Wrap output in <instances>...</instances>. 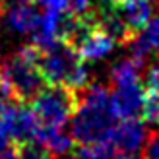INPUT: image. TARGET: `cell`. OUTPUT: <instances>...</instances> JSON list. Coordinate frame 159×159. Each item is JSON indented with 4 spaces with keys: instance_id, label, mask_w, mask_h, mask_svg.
<instances>
[{
    "instance_id": "cell-2",
    "label": "cell",
    "mask_w": 159,
    "mask_h": 159,
    "mask_svg": "<svg viewBox=\"0 0 159 159\" xmlns=\"http://www.w3.org/2000/svg\"><path fill=\"white\" fill-rule=\"evenodd\" d=\"M41 49L31 43L18 49L10 58L4 60L0 68V85L6 87L16 101H27L47 85L39 66Z\"/></svg>"
},
{
    "instance_id": "cell-7",
    "label": "cell",
    "mask_w": 159,
    "mask_h": 159,
    "mask_svg": "<svg viewBox=\"0 0 159 159\" xmlns=\"http://www.w3.org/2000/svg\"><path fill=\"white\" fill-rule=\"evenodd\" d=\"M148 130L138 118H128V120H120L115 124L111 130L107 144H111L118 153L122 155H138L144 149L148 142Z\"/></svg>"
},
{
    "instance_id": "cell-1",
    "label": "cell",
    "mask_w": 159,
    "mask_h": 159,
    "mask_svg": "<svg viewBox=\"0 0 159 159\" xmlns=\"http://www.w3.org/2000/svg\"><path fill=\"white\" fill-rule=\"evenodd\" d=\"M72 138L78 144L107 142L116 124V115L111 103V91L105 85L95 84L78 93V105L72 115Z\"/></svg>"
},
{
    "instance_id": "cell-3",
    "label": "cell",
    "mask_w": 159,
    "mask_h": 159,
    "mask_svg": "<svg viewBox=\"0 0 159 159\" xmlns=\"http://www.w3.org/2000/svg\"><path fill=\"white\" fill-rule=\"evenodd\" d=\"M39 66L47 85H62L68 89H85L89 84V70L78 57L72 43L58 41L41 51Z\"/></svg>"
},
{
    "instance_id": "cell-22",
    "label": "cell",
    "mask_w": 159,
    "mask_h": 159,
    "mask_svg": "<svg viewBox=\"0 0 159 159\" xmlns=\"http://www.w3.org/2000/svg\"><path fill=\"white\" fill-rule=\"evenodd\" d=\"M0 10H2V2H0Z\"/></svg>"
},
{
    "instance_id": "cell-18",
    "label": "cell",
    "mask_w": 159,
    "mask_h": 159,
    "mask_svg": "<svg viewBox=\"0 0 159 159\" xmlns=\"http://www.w3.org/2000/svg\"><path fill=\"white\" fill-rule=\"evenodd\" d=\"M35 4L43 6L45 10L52 12H68V0H33Z\"/></svg>"
},
{
    "instance_id": "cell-14",
    "label": "cell",
    "mask_w": 159,
    "mask_h": 159,
    "mask_svg": "<svg viewBox=\"0 0 159 159\" xmlns=\"http://www.w3.org/2000/svg\"><path fill=\"white\" fill-rule=\"evenodd\" d=\"M142 116L152 126H159V93L148 91L144 95V107H142Z\"/></svg>"
},
{
    "instance_id": "cell-23",
    "label": "cell",
    "mask_w": 159,
    "mask_h": 159,
    "mask_svg": "<svg viewBox=\"0 0 159 159\" xmlns=\"http://www.w3.org/2000/svg\"><path fill=\"white\" fill-rule=\"evenodd\" d=\"M157 2H159V0H157Z\"/></svg>"
},
{
    "instance_id": "cell-19",
    "label": "cell",
    "mask_w": 159,
    "mask_h": 159,
    "mask_svg": "<svg viewBox=\"0 0 159 159\" xmlns=\"http://www.w3.org/2000/svg\"><path fill=\"white\" fill-rule=\"evenodd\" d=\"M16 103V99L10 95V91L6 89V87H2L0 85V120L4 118V115L10 111V107Z\"/></svg>"
},
{
    "instance_id": "cell-11",
    "label": "cell",
    "mask_w": 159,
    "mask_h": 159,
    "mask_svg": "<svg viewBox=\"0 0 159 159\" xmlns=\"http://www.w3.org/2000/svg\"><path fill=\"white\" fill-rule=\"evenodd\" d=\"M37 144H41L47 152L54 157H64L72 152L74 148V138L72 134L64 132V128H54V130H43L39 128L37 134Z\"/></svg>"
},
{
    "instance_id": "cell-15",
    "label": "cell",
    "mask_w": 159,
    "mask_h": 159,
    "mask_svg": "<svg viewBox=\"0 0 159 159\" xmlns=\"http://www.w3.org/2000/svg\"><path fill=\"white\" fill-rule=\"evenodd\" d=\"M18 149H20L21 159H52V155L41 144H37V142H29V144L18 146Z\"/></svg>"
},
{
    "instance_id": "cell-6",
    "label": "cell",
    "mask_w": 159,
    "mask_h": 159,
    "mask_svg": "<svg viewBox=\"0 0 159 159\" xmlns=\"http://www.w3.org/2000/svg\"><path fill=\"white\" fill-rule=\"evenodd\" d=\"M2 124L8 132V136H10L12 146H23V144H29V142L37 140V134H39L37 118L33 115V111H31V107L23 105L20 101H16L10 107V111L4 115Z\"/></svg>"
},
{
    "instance_id": "cell-4",
    "label": "cell",
    "mask_w": 159,
    "mask_h": 159,
    "mask_svg": "<svg viewBox=\"0 0 159 159\" xmlns=\"http://www.w3.org/2000/svg\"><path fill=\"white\" fill-rule=\"evenodd\" d=\"M76 105L78 91L62 85H45L31 99V111L37 118L39 128L43 130L64 128L72 120Z\"/></svg>"
},
{
    "instance_id": "cell-9",
    "label": "cell",
    "mask_w": 159,
    "mask_h": 159,
    "mask_svg": "<svg viewBox=\"0 0 159 159\" xmlns=\"http://www.w3.org/2000/svg\"><path fill=\"white\" fill-rule=\"evenodd\" d=\"M111 12L132 35H136L152 20L153 4L152 0H115L111 4Z\"/></svg>"
},
{
    "instance_id": "cell-21",
    "label": "cell",
    "mask_w": 159,
    "mask_h": 159,
    "mask_svg": "<svg viewBox=\"0 0 159 159\" xmlns=\"http://www.w3.org/2000/svg\"><path fill=\"white\" fill-rule=\"evenodd\" d=\"M0 2H2V6H4V2H12V0H0Z\"/></svg>"
},
{
    "instance_id": "cell-5",
    "label": "cell",
    "mask_w": 159,
    "mask_h": 159,
    "mask_svg": "<svg viewBox=\"0 0 159 159\" xmlns=\"http://www.w3.org/2000/svg\"><path fill=\"white\" fill-rule=\"evenodd\" d=\"M2 21L4 27L14 35H35V31L39 29L41 23V12H39L37 4L33 0H12L8 2V6L2 10Z\"/></svg>"
},
{
    "instance_id": "cell-12",
    "label": "cell",
    "mask_w": 159,
    "mask_h": 159,
    "mask_svg": "<svg viewBox=\"0 0 159 159\" xmlns=\"http://www.w3.org/2000/svg\"><path fill=\"white\" fill-rule=\"evenodd\" d=\"M142 62H138L136 58H132L130 54L126 58H120L118 62H115L111 68V82L113 85H122V84H134L140 82V72H142Z\"/></svg>"
},
{
    "instance_id": "cell-16",
    "label": "cell",
    "mask_w": 159,
    "mask_h": 159,
    "mask_svg": "<svg viewBox=\"0 0 159 159\" xmlns=\"http://www.w3.org/2000/svg\"><path fill=\"white\" fill-rule=\"evenodd\" d=\"M144 159H159V132L152 134L144 146Z\"/></svg>"
},
{
    "instance_id": "cell-20",
    "label": "cell",
    "mask_w": 159,
    "mask_h": 159,
    "mask_svg": "<svg viewBox=\"0 0 159 159\" xmlns=\"http://www.w3.org/2000/svg\"><path fill=\"white\" fill-rule=\"evenodd\" d=\"M0 159H21L18 146H8L6 149H2L0 152Z\"/></svg>"
},
{
    "instance_id": "cell-10",
    "label": "cell",
    "mask_w": 159,
    "mask_h": 159,
    "mask_svg": "<svg viewBox=\"0 0 159 159\" xmlns=\"http://www.w3.org/2000/svg\"><path fill=\"white\" fill-rule=\"evenodd\" d=\"M126 45H128L130 57L142 62V64H146L149 54L159 52V16H152V20Z\"/></svg>"
},
{
    "instance_id": "cell-13",
    "label": "cell",
    "mask_w": 159,
    "mask_h": 159,
    "mask_svg": "<svg viewBox=\"0 0 159 159\" xmlns=\"http://www.w3.org/2000/svg\"><path fill=\"white\" fill-rule=\"evenodd\" d=\"M74 159H122V153H118L107 142H99V144L82 146Z\"/></svg>"
},
{
    "instance_id": "cell-8",
    "label": "cell",
    "mask_w": 159,
    "mask_h": 159,
    "mask_svg": "<svg viewBox=\"0 0 159 159\" xmlns=\"http://www.w3.org/2000/svg\"><path fill=\"white\" fill-rule=\"evenodd\" d=\"M144 95H146V89L140 82L115 85V89L111 91V103H113L116 118L128 120V118L142 116Z\"/></svg>"
},
{
    "instance_id": "cell-17",
    "label": "cell",
    "mask_w": 159,
    "mask_h": 159,
    "mask_svg": "<svg viewBox=\"0 0 159 159\" xmlns=\"http://www.w3.org/2000/svg\"><path fill=\"white\" fill-rule=\"evenodd\" d=\"M144 89L159 93V66H152L144 78Z\"/></svg>"
}]
</instances>
